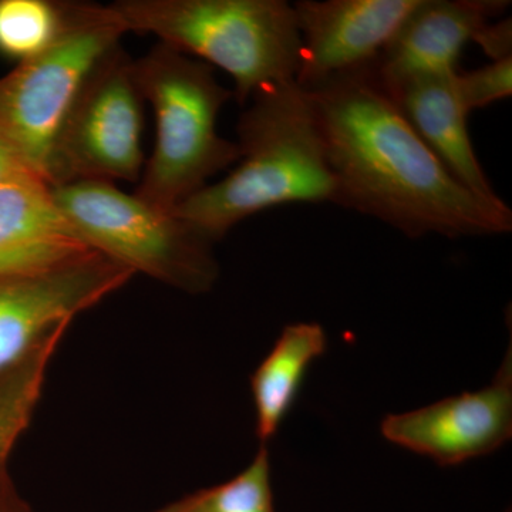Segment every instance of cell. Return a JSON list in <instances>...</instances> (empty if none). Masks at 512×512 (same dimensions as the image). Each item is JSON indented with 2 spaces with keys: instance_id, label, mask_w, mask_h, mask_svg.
<instances>
[{
  "instance_id": "cell-1",
  "label": "cell",
  "mask_w": 512,
  "mask_h": 512,
  "mask_svg": "<svg viewBox=\"0 0 512 512\" xmlns=\"http://www.w3.org/2000/svg\"><path fill=\"white\" fill-rule=\"evenodd\" d=\"M306 92L338 184V205L410 238L511 231L507 202L481 200L451 177L394 103L375 63Z\"/></svg>"
},
{
  "instance_id": "cell-2",
  "label": "cell",
  "mask_w": 512,
  "mask_h": 512,
  "mask_svg": "<svg viewBox=\"0 0 512 512\" xmlns=\"http://www.w3.org/2000/svg\"><path fill=\"white\" fill-rule=\"evenodd\" d=\"M248 103L238 121L237 167L174 210L212 242L279 205L338 204V184L308 92L292 80L259 90Z\"/></svg>"
},
{
  "instance_id": "cell-3",
  "label": "cell",
  "mask_w": 512,
  "mask_h": 512,
  "mask_svg": "<svg viewBox=\"0 0 512 512\" xmlns=\"http://www.w3.org/2000/svg\"><path fill=\"white\" fill-rule=\"evenodd\" d=\"M109 6L127 33L156 36L220 67L234 80L241 104L265 87L295 80L301 36L285 0H119Z\"/></svg>"
},
{
  "instance_id": "cell-4",
  "label": "cell",
  "mask_w": 512,
  "mask_h": 512,
  "mask_svg": "<svg viewBox=\"0 0 512 512\" xmlns=\"http://www.w3.org/2000/svg\"><path fill=\"white\" fill-rule=\"evenodd\" d=\"M134 76L156 116V146L134 195L174 212L241 158L238 144L217 128L218 114L234 93L221 86L210 64L161 42L134 60Z\"/></svg>"
},
{
  "instance_id": "cell-5",
  "label": "cell",
  "mask_w": 512,
  "mask_h": 512,
  "mask_svg": "<svg viewBox=\"0 0 512 512\" xmlns=\"http://www.w3.org/2000/svg\"><path fill=\"white\" fill-rule=\"evenodd\" d=\"M52 188L57 207L93 251L187 293L210 292L220 275L212 244L174 212L158 210L107 181Z\"/></svg>"
},
{
  "instance_id": "cell-6",
  "label": "cell",
  "mask_w": 512,
  "mask_h": 512,
  "mask_svg": "<svg viewBox=\"0 0 512 512\" xmlns=\"http://www.w3.org/2000/svg\"><path fill=\"white\" fill-rule=\"evenodd\" d=\"M126 33L109 5L69 2L59 39L0 77V146L46 183L50 153L74 99Z\"/></svg>"
},
{
  "instance_id": "cell-7",
  "label": "cell",
  "mask_w": 512,
  "mask_h": 512,
  "mask_svg": "<svg viewBox=\"0 0 512 512\" xmlns=\"http://www.w3.org/2000/svg\"><path fill=\"white\" fill-rule=\"evenodd\" d=\"M144 103L134 60L123 46L116 47L94 67L74 99L50 153L47 184L140 180Z\"/></svg>"
},
{
  "instance_id": "cell-8",
  "label": "cell",
  "mask_w": 512,
  "mask_h": 512,
  "mask_svg": "<svg viewBox=\"0 0 512 512\" xmlns=\"http://www.w3.org/2000/svg\"><path fill=\"white\" fill-rule=\"evenodd\" d=\"M133 276L96 251L42 274L0 276V376Z\"/></svg>"
},
{
  "instance_id": "cell-9",
  "label": "cell",
  "mask_w": 512,
  "mask_h": 512,
  "mask_svg": "<svg viewBox=\"0 0 512 512\" xmlns=\"http://www.w3.org/2000/svg\"><path fill=\"white\" fill-rule=\"evenodd\" d=\"M382 436L396 446L456 467L500 450L512 437V350L490 386L384 417Z\"/></svg>"
},
{
  "instance_id": "cell-10",
  "label": "cell",
  "mask_w": 512,
  "mask_h": 512,
  "mask_svg": "<svg viewBox=\"0 0 512 512\" xmlns=\"http://www.w3.org/2000/svg\"><path fill=\"white\" fill-rule=\"evenodd\" d=\"M421 0H301L293 5L301 36L295 82L311 90L377 62Z\"/></svg>"
},
{
  "instance_id": "cell-11",
  "label": "cell",
  "mask_w": 512,
  "mask_h": 512,
  "mask_svg": "<svg viewBox=\"0 0 512 512\" xmlns=\"http://www.w3.org/2000/svg\"><path fill=\"white\" fill-rule=\"evenodd\" d=\"M92 251L42 177L20 170L0 181V276L42 274Z\"/></svg>"
},
{
  "instance_id": "cell-12",
  "label": "cell",
  "mask_w": 512,
  "mask_h": 512,
  "mask_svg": "<svg viewBox=\"0 0 512 512\" xmlns=\"http://www.w3.org/2000/svg\"><path fill=\"white\" fill-rule=\"evenodd\" d=\"M458 70L423 73L382 83L410 126L454 180L488 202H504L485 175L468 133V113L457 92ZM379 76V74H377Z\"/></svg>"
},
{
  "instance_id": "cell-13",
  "label": "cell",
  "mask_w": 512,
  "mask_h": 512,
  "mask_svg": "<svg viewBox=\"0 0 512 512\" xmlns=\"http://www.w3.org/2000/svg\"><path fill=\"white\" fill-rule=\"evenodd\" d=\"M510 5L507 0H421L377 59V74L384 83H393L456 70L464 46Z\"/></svg>"
},
{
  "instance_id": "cell-14",
  "label": "cell",
  "mask_w": 512,
  "mask_h": 512,
  "mask_svg": "<svg viewBox=\"0 0 512 512\" xmlns=\"http://www.w3.org/2000/svg\"><path fill=\"white\" fill-rule=\"evenodd\" d=\"M328 349L319 323H293L282 330L271 352L251 376L255 434L268 446L298 399L309 367Z\"/></svg>"
},
{
  "instance_id": "cell-15",
  "label": "cell",
  "mask_w": 512,
  "mask_h": 512,
  "mask_svg": "<svg viewBox=\"0 0 512 512\" xmlns=\"http://www.w3.org/2000/svg\"><path fill=\"white\" fill-rule=\"evenodd\" d=\"M64 335L66 332L47 339L19 365L0 376V485L10 477V454L32 423L45 389L47 370Z\"/></svg>"
},
{
  "instance_id": "cell-16",
  "label": "cell",
  "mask_w": 512,
  "mask_h": 512,
  "mask_svg": "<svg viewBox=\"0 0 512 512\" xmlns=\"http://www.w3.org/2000/svg\"><path fill=\"white\" fill-rule=\"evenodd\" d=\"M69 2L0 0V56L23 63L49 49L62 35Z\"/></svg>"
},
{
  "instance_id": "cell-17",
  "label": "cell",
  "mask_w": 512,
  "mask_h": 512,
  "mask_svg": "<svg viewBox=\"0 0 512 512\" xmlns=\"http://www.w3.org/2000/svg\"><path fill=\"white\" fill-rule=\"evenodd\" d=\"M153 512H276L268 446L227 483L202 488Z\"/></svg>"
},
{
  "instance_id": "cell-18",
  "label": "cell",
  "mask_w": 512,
  "mask_h": 512,
  "mask_svg": "<svg viewBox=\"0 0 512 512\" xmlns=\"http://www.w3.org/2000/svg\"><path fill=\"white\" fill-rule=\"evenodd\" d=\"M457 92L468 114L508 99L512 94V57L471 70L457 72Z\"/></svg>"
},
{
  "instance_id": "cell-19",
  "label": "cell",
  "mask_w": 512,
  "mask_h": 512,
  "mask_svg": "<svg viewBox=\"0 0 512 512\" xmlns=\"http://www.w3.org/2000/svg\"><path fill=\"white\" fill-rule=\"evenodd\" d=\"M512 20L505 18L488 23L478 30L473 42L490 57L493 62L512 57Z\"/></svg>"
},
{
  "instance_id": "cell-20",
  "label": "cell",
  "mask_w": 512,
  "mask_h": 512,
  "mask_svg": "<svg viewBox=\"0 0 512 512\" xmlns=\"http://www.w3.org/2000/svg\"><path fill=\"white\" fill-rule=\"evenodd\" d=\"M0 512H35L9 477L0 485Z\"/></svg>"
},
{
  "instance_id": "cell-21",
  "label": "cell",
  "mask_w": 512,
  "mask_h": 512,
  "mask_svg": "<svg viewBox=\"0 0 512 512\" xmlns=\"http://www.w3.org/2000/svg\"><path fill=\"white\" fill-rule=\"evenodd\" d=\"M20 170H28L5 147L0 146V181Z\"/></svg>"
}]
</instances>
